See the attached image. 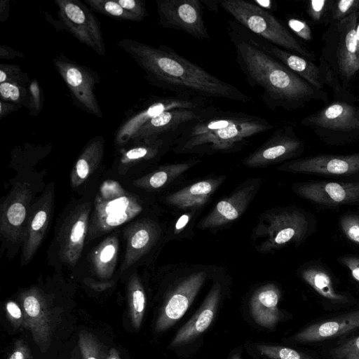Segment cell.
<instances>
[{"label": "cell", "mask_w": 359, "mask_h": 359, "mask_svg": "<svg viewBox=\"0 0 359 359\" xmlns=\"http://www.w3.org/2000/svg\"><path fill=\"white\" fill-rule=\"evenodd\" d=\"M327 1L326 0H312L309 1V13L310 15L316 20H318L324 12Z\"/></svg>", "instance_id": "cell-47"}, {"label": "cell", "mask_w": 359, "mask_h": 359, "mask_svg": "<svg viewBox=\"0 0 359 359\" xmlns=\"http://www.w3.org/2000/svg\"><path fill=\"white\" fill-rule=\"evenodd\" d=\"M302 278L319 294L333 301L343 302L346 297L337 293L332 285L330 276L318 267H309L302 272Z\"/></svg>", "instance_id": "cell-33"}, {"label": "cell", "mask_w": 359, "mask_h": 359, "mask_svg": "<svg viewBox=\"0 0 359 359\" xmlns=\"http://www.w3.org/2000/svg\"><path fill=\"white\" fill-rule=\"evenodd\" d=\"M142 210V204L136 196L128 192L116 181H104L94 200L88 241L130 221Z\"/></svg>", "instance_id": "cell-5"}, {"label": "cell", "mask_w": 359, "mask_h": 359, "mask_svg": "<svg viewBox=\"0 0 359 359\" xmlns=\"http://www.w3.org/2000/svg\"><path fill=\"white\" fill-rule=\"evenodd\" d=\"M203 6L198 0H157L158 22L164 28L184 32L198 40L209 41Z\"/></svg>", "instance_id": "cell-8"}, {"label": "cell", "mask_w": 359, "mask_h": 359, "mask_svg": "<svg viewBox=\"0 0 359 359\" xmlns=\"http://www.w3.org/2000/svg\"><path fill=\"white\" fill-rule=\"evenodd\" d=\"M20 300L24 326L31 331L41 351L46 352L50 341L51 319L45 295L41 290L32 287L21 293Z\"/></svg>", "instance_id": "cell-13"}, {"label": "cell", "mask_w": 359, "mask_h": 359, "mask_svg": "<svg viewBox=\"0 0 359 359\" xmlns=\"http://www.w3.org/2000/svg\"><path fill=\"white\" fill-rule=\"evenodd\" d=\"M116 1L124 10L134 15L138 22L142 21L149 15L144 1L116 0Z\"/></svg>", "instance_id": "cell-42"}, {"label": "cell", "mask_w": 359, "mask_h": 359, "mask_svg": "<svg viewBox=\"0 0 359 359\" xmlns=\"http://www.w3.org/2000/svg\"><path fill=\"white\" fill-rule=\"evenodd\" d=\"M118 238L111 235L104 239L91 254V264L95 274L108 279L114 273L118 253Z\"/></svg>", "instance_id": "cell-30"}, {"label": "cell", "mask_w": 359, "mask_h": 359, "mask_svg": "<svg viewBox=\"0 0 359 359\" xmlns=\"http://www.w3.org/2000/svg\"><path fill=\"white\" fill-rule=\"evenodd\" d=\"M226 30L240 70L251 87L262 91L267 107L295 109L314 94L308 82L266 51L246 28L229 20Z\"/></svg>", "instance_id": "cell-2"}, {"label": "cell", "mask_w": 359, "mask_h": 359, "mask_svg": "<svg viewBox=\"0 0 359 359\" xmlns=\"http://www.w3.org/2000/svg\"><path fill=\"white\" fill-rule=\"evenodd\" d=\"M280 291L274 284L270 283L259 287L250 299V311L254 320L259 325L271 329L280 320L278 307Z\"/></svg>", "instance_id": "cell-25"}, {"label": "cell", "mask_w": 359, "mask_h": 359, "mask_svg": "<svg viewBox=\"0 0 359 359\" xmlns=\"http://www.w3.org/2000/svg\"><path fill=\"white\" fill-rule=\"evenodd\" d=\"M84 2L96 13L118 20L138 22V20L124 10L116 0H84Z\"/></svg>", "instance_id": "cell-34"}, {"label": "cell", "mask_w": 359, "mask_h": 359, "mask_svg": "<svg viewBox=\"0 0 359 359\" xmlns=\"http://www.w3.org/2000/svg\"><path fill=\"white\" fill-rule=\"evenodd\" d=\"M287 25L300 38L306 41L312 39L311 29L306 22L292 18L287 20Z\"/></svg>", "instance_id": "cell-44"}, {"label": "cell", "mask_w": 359, "mask_h": 359, "mask_svg": "<svg viewBox=\"0 0 359 359\" xmlns=\"http://www.w3.org/2000/svg\"><path fill=\"white\" fill-rule=\"evenodd\" d=\"M104 151V140L97 135L90 140L75 162L70 176L72 187L81 185L99 167Z\"/></svg>", "instance_id": "cell-28"}, {"label": "cell", "mask_w": 359, "mask_h": 359, "mask_svg": "<svg viewBox=\"0 0 359 359\" xmlns=\"http://www.w3.org/2000/svg\"><path fill=\"white\" fill-rule=\"evenodd\" d=\"M29 106L28 109L31 114H38L43 102V92L40 85L36 79H33L29 84Z\"/></svg>", "instance_id": "cell-40"}, {"label": "cell", "mask_w": 359, "mask_h": 359, "mask_svg": "<svg viewBox=\"0 0 359 359\" xmlns=\"http://www.w3.org/2000/svg\"><path fill=\"white\" fill-rule=\"evenodd\" d=\"M279 170L298 173L349 175L359 171V153L349 155H320L287 162Z\"/></svg>", "instance_id": "cell-18"}, {"label": "cell", "mask_w": 359, "mask_h": 359, "mask_svg": "<svg viewBox=\"0 0 359 359\" xmlns=\"http://www.w3.org/2000/svg\"><path fill=\"white\" fill-rule=\"evenodd\" d=\"M219 6L234 21L264 41L307 60L313 59L304 47L273 15L254 2L245 0H222Z\"/></svg>", "instance_id": "cell-4"}, {"label": "cell", "mask_w": 359, "mask_h": 359, "mask_svg": "<svg viewBox=\"0 0 359 359\" xmlns=\"http://www.w3.org/2000/svg\"><path fill=\"white\" fill-rule=\"evenodd\" d=\"M91 204L76 205L64 220L57 235L60 259L74 266L81 257L87 238Z\"/></svg>", "instance_id": "cell-12"}, {"label": "cell", "mask_w": 359, "mask_h": 359, "mask_svg": "<svg viewBox=\"0 0 359 359\" xmlns=\"http://www.w3.org/2000/svg\"><path fill=\"white\" fill-rule=\"evenodd\" d=\"M31 186L16 184L0 205V232L13 243L23 241L32 197Z\"/></svg>", "instance_id": "cell-11"}, {"label": "cell", "mask_w": 359, "mask_h": 359, "mask_svg": "<svg viewBox=\"0 0 359 359\" xmlns=\"http://www.w3.org/2000/svg\"><path fill=\"white\" fill-rule=\"evenodd\" d=\"M256 36L260 46L269 54L309 84L318 89L323 88V79L318 67L300 55L285 50L264 41L257 36Z\"/></svg>", "instance_id": "cell-27"}, {"label": "cell", "mask_w": 359, "mask_h": 359, "mask_svg": "<svg viewBox=\"0 0 359 359\" xmlns=\"http://www.w3.org/2000/svg\"><path fill=\"white\" fill-rule=\"evenodd\" d=\"M358 11L339 20L337 61L341 73L347 78L359 70V55L356 39Z\"/></svg>", "instance_id": "cell-22"}, {"label": "cell", "mask_w": 359, "mask_h": 359, "mask_svg": "<svg viewBox=\"0 0 359 359\" xmlns=\"http://www.w3.org/2000/svg\"><path fill=\"white\" fill-rule=\"evenodd\" d=\"M231 359H241V358L238 355H234Z\"/></svg>", "instance_id": "cell-57"}, {"label": "cell", "mask_w": 359, "mask_h": 359, "mask_svg": "<svg viewBox=\"0 0 359 359\" xmlns=\"http://www.w3.org/2000/svg\"><path fill=\"white\" fill-rule=\"evenodd\" d=\"M340 226L348 239L359 244V216L348 215L341 217Z\"/></svg>", "instance_id": "cell-41"}, {"label": "cell", "mask_w": 359, "mask_h": 359, "mask_svg": "<svg viewBox=\"0 0 359 359\" xmlns=\"http://www.w3.org/2000/svg\"><path fill=\"white\" fill-rule=\"evenodd\" d=\"M22 107L15 104L0 100V118L2 119L9 114L18 110Z\"/></svg>", "instance_id": "cell-50"}, {"label": "cell", "mask_w": 359, "mask_h": 359, "mask_svg": "<svg viewBox=\"0 0 359 359\" xmlns=\"http://www.w3.org/2000/svg\"><path fill=\"white\" fill-rule=\"evenodd\" d=\"M53 63L69 88L74 104L88 114L102 118V111L95 93L100 83L97 73L63 54L55 57Z\"/></svg>", "instance_id": "cell-6"}, {"label": "cell", "mask_w": 359, "mask_h": 359, "mask_svg": "<svg viewBox=\"0 0 359 359\" xmlns=\"http://www.w3.org/2000/svg\"><path fill=\"white\" fill-rule=\"evenodd\" d=\"M79 346L83 359H107L101 344L91 333L83 331L79 336Z\"/></svg>", "instance_id": "cell-36"}, {"label": "cell", "mask_w": 359, "mask_h": 359, "mask_svg": "<svg viewBox=\"0 0 359 359\" xmlns=\"http://www.w3.org/2000/svg\"><path fill=\"white\" fill-rule=\"evenodd\" d=\"M260 8L269 11L273 10V8H276V4L275 1L270 0H264V1H255L254 2Z\"/></svg>", "instance_id": "cell-53"}, {"label": "cell", "mask_w": 359, "mask_h": 359, "mask_svg": "<svg viewBox=\"0 0 359 359\" xmlns=\"http://www.w3.org/2000/svg\"><path fill=\"white\" fill-rule=\"evenodd\" d=\"M118 48L128 53L143 70L153 86L175 94L206 99L248 102L252 98L177 53L171 47L153 46L135 39H123Z\"/></svg>", "instance_id": "cell-1"}, {"label": "cell", "mask_w": 359, "mask_h": 359, "mask_svg": "<svg viewBox=\"0 0 359 359\" xmlns=\"http://www.w3.org/2000/svg\"><path fill=\"white\" fill-rule=\"evenodd\" d=\"M359 0H341L337 2L334 10V17L340 20L357 11Z\"/></svg>", "instance_id": "cell-43"}, {"label": "cell", "mask_w": 359, "mask_h": 359, "mask_svg": "<svg viewBox=\"0 0 359 359\" xmlns=\"http://www.w3.org/2000/svg\"><path fill=\"white\" fill-rule=\"evenodd\" d=\"M307 228V220L299 211L284 210L267 214L256 231L263 238L257 250L266 252L290 242L299 241L304 236Z\"/></svg>", "instance_id": "cell-9"}, {"label": "cell", "mask_w": 359, "mask_h": 359, "mask_svg": "<svg viewBox=\"0 0 359 359\" xmlns=\"http://www.w3.org/2000/svg\"><path fill=\"white\" fill-rule=\"evenodd\" d=\"M359 327V310L336 318L311 325L295 334L299 342L322 341L348 332Z\"/></svg>", "instance_id": "cell-26"}, {"label": "cell", "mask_w": 359, "mask_h": 359, "mask_svg": "<svg viewBox=\"0 0 359 359\" xmlns=\"http://www.w3.org/2000/svg\"><path fill=\"white\" fill-rule=\"evenodd\" d=\"M85 283H86V284L90 285L94 290H96L98 291L104 290L108 287H111V285H113L112 282L101 283H100L94 282L93 280H89V279H86Z\"/></svg>", "instance_id": "cell-52"}, {"label": "cell", "mask_w": 359, "mask_h": 359, "mask_svg": "<svg viewBox=\"0 0 359 359\" xmlns=\"http://www.w3.org/2000/svg\"><path fill=\"white\" fill-rule=\"evenodd\" d=\"M8 359H32L29 348L25 341L18 340L15 342Z\"/></svg>", "instance_id": "cell-46"}, {"label": "cell", "mask_w": 359, "mask_h": 359, "mask_svg": "<svg viewBox=\"0 0 359 359\" xmlns=\"http://www.w3.org/2000/svg\"><path fill=\"white\" fill-rule=\"evenodd\" d=\"M23 54L12 48L1 45L0 46V58L1 59H14L15 57H22Z\"/></svg>", "instance_id": "cell-49"}, {"label": "cell", "mask_w": 359, "mask_h": 359, "mask_svg": "<svg viewBox=\"0 0 359 359\" xmlns=\"http://www.w3.org/2000/svg\"><path fill=\"white\" fill-rule=\"evenodd\" d=\"M107 359H121L117 350L111 348L108 353Z\"/></svg>", "instance_id": "cell-55"}, {"label": "cell", "mask_w": 359, "mask_h": 359, "mask_svg": "<svg viewBox=\"0 0 359 359\" xmlns=\"http://www.w3.org/2000/svg\"><path fill=\"white\" fill-rule=\"evenodd\" d=\"M60 22L81 43L104 56L106 48L100 23L93 11L79 0H55Z\"/></svg>", "instance_id": "cell-7"}, {"label": "cell", "mask_w": 359, "mask_h": 359, "mask_svg": "<svg viewBox=\"0 0 359 359\" xmlns=\"http://www.w3.org/2000/svg\"><path fill=\"white\" fill-rule=\"evenodd\" d=\"M222 178L208 179L187 186L165 198L166 202L173 206L187 208L202 205L222 182Z\"/></svg>", "instance_id": "cell-29"}, {"label": "cell", "mask_w": 359, "mask_h": 359, "mask_svg": "<svg viewBox=\"0 0 359 359\" xmlns=\"http://www.w3.org/2000/svg\"><path fill=\"white\" fill-rule=\"evenodd\" d=\"M356 39H357V45H358V54L359 55V22L356 26Z\"/></svg>", "instance_id": "cell-56"}, {"label": "cell", "mask_w": 359, "mask_h": 359, "mask_svg": "<svg viewBox=\"0 0 359 359\" xmlns=\"http://www.w3.org/2000/svg\"><path fill=\"white\" fill-rule=\"evenodd\" d=\"M203 5L204 4L205 7L208 8L210 11H218L219 1H201Z\"/></svg>", "instance_id": "cell-54"}, {"label": "cell", "mask_w": 359, "mask_h": 359, "mask_svg": "<svg viewBox=\"0 0 359 359\" xmlns=\"http://www.w3.org/2000/svg\"><path fill=\"white\" fill-rule=\"evenodd\" d=\"M206 278L205 271L191 273L168 297L156 323L155 330L162 332L178 321L186 313Z\"/></svg>", "instance_id": "cell-15"}, {"label": "cell", "mask_w": 359, "mask_h": 359, "mask_svg": "<svg viewBox=\"0 0 359 359\" xmlns=\"http://www.w3.org/2000/svg\"><path fill=\"white\" fill-rule=\"evenodd\" d=\"M1 100L28 108L29 90L25 86L12 83H0Z\"/></svg>", "instance_id": "cell-35"}, {"label": "cell", "mask_w": 359, "mask_h": 359, "mask_svg": "<svg viewBox=\"0 0 359 359\" xmlns=\"http://www.w3.org/2000/svg\"><path fill=\"white\" fill-rule=\"evenodd\" d=\"M296 191L307 200L325 205L359 202V182H313L299 186Z\"/></svg>", "instance_id": "cell-19"}, {"label": "cell", "mask_w": 359, "mask_h": 359, "mask_svg": "<svg viewBox=\"0 0 359 359\" xmlns=\"http://www.w3.org/2000/svg\"><path fill=\"white\" fill-rule=\"evenodd\" d=\"M334 359H359V336L332 351Z\"/></svg>", "instance_id": "cell-39"}, {"label": "cell", "mask_w": 359, "mask_h": 359, "mask_svg": "<svg viewBox=\"0 0 359 359\" xmlns=\"http://www.w3.org/2000/svg\"><path fill=\"white\" fill-rule=\"evenodd\" d=\"M259 186V182H253L219 201L201 220L200 228H216L238 219L250 205Z\"/></svg>", "instance_id": "cell-20"}, {"label": "cell", "mask_w": 359, "mask_h": 359, "mask_svg": "<svg viewBox=\"0 0 359 359\" xmlns=\"http://www.w3.org/2000/svg\"><path fill=\"white\" fill-rule=\"evenodd\" d=\"M6 311L7 316L11 324L20 327L24 325V315L20 306L15 302L9 301L6 304Z\"/></svg>", "instance_id": "cell-45"}, {"label": "cell", "mask_w": 359, "mask_h": 359, "mask_svg": "<svg viewBox=\"0 0 359 359\" xmlns=\"http://www.w3.org/2000/svg\"><path fill=\"white\" fill-rule=\"evenodd\" d=\"M29 76L22 72L19 66L14 65H0V83H12L26 86L29 83Z\"/></svg>", "instance_id": "cell-38"}, {"label": "cell", "mask_w": 359, "mask_h": 359, "mask_svg": "<svg viewBox=\"0 0 359 359\" xmlns=\"http://www.w3.org/2000/svg\"><path fill=\"white\" fill-rule=\"evenodd\" d=\"M302 142L290 128L276 130L272 135L252 153L243 163L250 168H258L278 163L296 156L302 149Z\"/></svg>", "instance_id": "cell-14"}, {"label": "cell", "mask_w": 359, "mask_h": 359, "mask_svg": "<svg viewBox=\"0 0 359 359\" xmlns=\"http://www.w3.org/2000/svg\"><path fill=\"white\" fill-rule=\"evenodd\" d=\"M341 262L350 270L353 278L359 282V258L344 257Z\"/></svg>", "instance_id": "cell-48"}, {"label": "cell", "mask_w": 359, "mask_h": 359, "mask_svg": "<svg viewBox=\"0 0 359 359\" xmlns=\"http://www.w3.org/2000/svg\"><path fill=\"white\" fill-rule=\"evenodd\" d=\"M53 205V191L48 188L30 207L21 253V264H28L40 247L46 234Z\"/></svg>", "instance_id": "cell-17"}, {"label": "cell", "mask_w": 359, "mask_h": 359, "mask_svg": "<svg viewBox=\"0 0 359 359\" xmlns=\"http://www.w3.org/2000/svg\"><path fill=\"white\" fill-rule=\"evenodd\" d=\"M274 127L264 117L224 110L210 104L182 128L175 142V150L180 152L233 151L245 145L252 137Z\"/></svg>", "instance_id": "cell-3"}, {"label": "cell", "mask_w": 359, "mask_h": 359, "mask_svg": "<svg viewBox=\"0 0 359 359\" xmlns=\"http://www.w3.org/2000/svg\"><path fill=\"white\" fill-rule=\"evenodd\" d=\"M257 348L261 354L271 359H313L288 347L259 344Z\"/></svg>", "instance_id": "cell-37"}, {"label": "cell", "mask_w": 359, "mask_h": 359, "mask_svg": "<svg viewBox=\"0 0 359 359\" xmlns=\"http://www.w3.org/2000/svg\"><path fill=\"white\" fill-rule=\"evenodd\" d=\"M210 104L208 99L175 94L171 96L156 97L140 111L126 118L117 128L115 143L124 146L147 122L161 113L176 108H194Z\"/></svg>", "instance_id": "cell-10"}, {"label": "cell", "mask_w": 359, "mask_h": 359, "mask_svg": "<svg viewBox=\"0 0 359 359\" xmlns=\"http://www.w3.org/2000/svg\"><path fill=\"white\" fill-rule=\"evenodd\" d=\"M196 162L188 161L165 165L133 181L142 189L155 190L163 187L189 169Z\"/></svg>", "instance_id": "cell-31"}, {"label": "cell", "mask_w": 359, "mask_h": 359, "mask_svg": "<svg viewBox=\"0 0 359 359\" xmlns=\"http://www.w3.org/2000/svg\"><path fill=\"white\" fill-rule=\"evenodd\" d=\"M220 291L219 283H215L200 309L175 334L170 343L171 347L184 344L207 330L215 317L219 301Z\"/></svg>", "instance_id": "cell-23"}, {"label": "cell", "mask_w": 359, "mask_h": 359, "mask_svg": "<svg viewBox=\"0 0 359 359\" xmlns=\"http://www.w3.org/2000/svg\"><path fill=\"white\" fill-rule=\"evenodd\" d=\"M302 122L304 124L334 130H358L359 112L347 103L337 102L306 118Z\"/></svg>", "instance_id": "cell-24"}, {"label": "cell", "mask_w": 359, "mask_h": 359, "mask_svg": "<svg viewBox=\"0 0 359 359\" xmlns=\"http://www.w3.org/2000/svg\"><path fill=\"white\" fill-rule=\"evenodd\" d=\"M208 105L194 108H176L163 111L142 126L132 137L129 143L172 135L178 137L182 128L198 117Z\"/></svg>", "instance_id": "cell-16"}, {"label": "cell", "mask_w": 359, "mask_h": 359, "mask_svg": "<svg viewBox=\"0 0 359 359\" xmlns=\"http://www.w3.org/2000/svg\"><path fill=\"white\" fill-rule=\"evenodd\" d=\"M129 316L135 328L142 324L145 311L146 297L144 287L136 273L130 276L128 284Z\"/></svg>", "instance_id": "cell-32"}, {"label": "cell", "mask_w": 359, "mask_h": 359, "mask_svg": "<svg viewBox=\"0 0 359 359\" xmlns=\"http://www.w3.org/2000/svg\"><path fill=\"white\" fill-rule=\"evenodd\" d=\"M9 1L8 0H1L0 1V21H6L9 15Z\"/></svg>", "instance_id": "cell-51"}, {"label": "cell", "mask_w": 359, "mask_h": 359, "mask_svg": "<svg viewBox=\"0 0 359 359\" xmlns=\"http://www.w3.org/2000/svg\"><path fill=\"white\" fill-rule=\"evenodd\" d=\"M160 233V226L149 219H142L127 226L123 231L126 248L121 272L147 254L158 241Z\"/></svg>", "instance_id": "cell-21"}]
</instances>
